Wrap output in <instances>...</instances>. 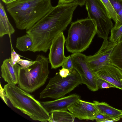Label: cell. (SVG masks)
I'll return each instance as SVG.
<instances>
[{"mask_svg": "<svg viewBox=\"0 0 122 122\" xmlns=\"http://www.w3.org/2000/svg\"><path fill=\"white\" fill-rule=\"evenodd\" d=\"M76 8L73 3L58 4L26 30L33 41L30 51L46 53L55 38L71 22Z\"/></svg>", "mask_w": 122, "mask_h": 122, "instance_id": "6da1fadb", "label": "cell"}, {"mask_svg": "<svg viewBox=\"0 0 122 122\" xmlns=\"http://www.w3.org/2000/svg\"><path fill=\"white\" fill-rule=\"evenodd\" d=\"M54 7L51 0H16L6 5L17 29L26 31Z\"/></svg>", "mask_w": 122, "mask_h": 122, "instance_id": "7a4b0ae2", "label": "cell"}, {"mask_svg": "<svg viewBox=\"0 0 122 122\" xmlns=\"http://www.w3.org/2000/svg\"><path fill=\"white\" fill-rule=\"evenodd\" d=\"M4 89L12 106L28 116L32 120L48 122L50 114L40 102L19 87L7 84Z\"/></svg>", "mask_w": 122, "mask_h": 122, "instance_id": "3957f363", "label": "cell"}, {"mask_svg": "<svg viewBox=\"0 0 122 122\" xmlns=\"http://www.w3.org/2000/svg\"><path fill=\"white\" fill-rule=\"evenodd\" d=\"M97 33L95 21L88 17L72 23L66 39L67 51L73 53L86 50Z\"/></svg>", "mask_w": 122, "mask_h": 122, "instance_id": "277c9868", "label": "cell"}, {"mask_svg": "<svg viewBox=\"0 0 122 122\" xmlns=\"http://www.w3.org/2000/svg\"><path fill=\"white\" fill-rule=\"evenodd\" d=\"M35 61L30 66L20 70L19 86L28 93L33 92L44 85L50 73L47 58L39 54Z\"/></svg>", "mask_w": 122, "mask_h": 122, "instance_id": "5b68a950", "label": "cell"}, {"mask_svg": "<svg viewBox=\"0 0 122 122\" xmlns=\"http://www.w3.org/2000/svg\"><path fill=\"white\" fill-rule=\"evenodd\" d=\"M82 84L81 77L75 69L65 78L57 73L50 78L45 88L40 93V98L56 99L63 97Z\"/></svg>", "mask_w": 122, "mask_h": 122, "instance_id": "8992f818", "label": "cell"}, {"mask_svg": "<svg viewBox=\"0 0 122 122\" xmlns=\"http://www.w3.org/2000/svg\"><path fill=\"white\" fill-rule=\"evenodd\" d=\"M85 5L88 17L93 20L96 25L99 37L107 39L113 24L107 11L101 0H86Z\"/></svg>", "mask_w": 122, "mask_h": 122, "instance_id": "52a82bcc", "label": "cell"}, {"mask_svg": "<svg viewBox=\"0 0 122 122\" xmlns=\"http://www.w3.org/2000/svg\"><path fill=\"white\" fill-rule=\"evenodd\" d=\"M70 56L74 69L79 74L82 84L86 85L92 91L98 90L97 77L89 66L87 56L81 52L73 53Z\"/></svg>", "mask_w": 122, "mask_h": 122, "instance_id": "ba28073f", "label": "cell"}, {"mask_svg": "<svg viewBox=\"0 0 122 122\" xmlns=\"http://www.w3.org/2000/svg\"><path fill=\"white\" fill-rule=\"evenodd\" d=\"M117 41L113 43L107 39L104 41L99 50L94 55L87 56L88 64L92 71L95 73L103 67L110 64L109 59Z\"/></svg>", "mask_w": 122, "mask_h": 122, "instance_id": "9c48e42d", "label": "cell"}, {"mask_svg": "<svg viewBox=\"0 0 122 122\" xmlns=\"http://www.w3.org/2000/svg\"><path fill=\"white\" fill-rule=\"evenodd\" d=\"M66 39L63 32L55 38L49 48L48 59L51 68L56 69L62 66L66 57L64 53Z\"/></svg>", "mask_w": 122, "mask_h": 122, "instance_id": "30bf717a", "label": "cell"}, {"mask_svg": "<svg viewBox=\"0 0 122 122\" xmlns=\"http://www.w3.org/2000/svg\"><path fill=\"white\" fill-rule=\"evenodd\" d=\"M75 117L80 120L93 121L99 112L94 103L80 99L71 105L68 109Z\"/></svg>", "mask_w": 122, "mask_h": 122, "instance_id": "8fae6325", "label": "cell"}, {"mask_svg": "<svg viewBox=\"0 0 122 122\" xmlns=\"http://www.w3.org/2000/svg\"><path fill=\"white\" fill-rule=\"evenodd\" d=\"M99 78L105 80L122 90V70L110 64L95 73Z\"/></svg>", "mask_w": 122, "mask_h": 122, "instance_id": "7c38bea8", "label": "cell"}, {"mask_svg": "<svg viewBox=\"0 0 122 122\" xmlns=\"http://www.w3.org/2000/svg\"><path fill=\"white\" fill-rule=\"evenodd\" d=\"M80 99V96L74 94L52 101L40 102L50 114L55 111H67L71 105Z\"/></svg>", "mask_w": 122, "mask_h": 122, "instance_id": "4fadbf2b", "label": "cell"}, {"mask_svg": "<svg viewBox=\"0 0 122 122\" xmlns=\"http://www.w3.org/2000/svg\"><path fill=\"white\" fill-rule=\"evenodd\" d=\"M21 68L17 63L13 64L10 58L6 59L3 61L1 66V76L8 84L15 85L19 82Z\"/></svg>", "mask_w": 122, "mask_h": 122, "instance_id": "5bb4252c", "label": "cell"}, {"mask_svg": "<svg viewBox=\"0 0 122 122\" xmlns=\"http://www.w3.org/2000/svg\"><path fill=\"white\" fill-rule=\"evenodd\" d=\"M15 31L14 27L10 23L4 7L0 3V36L2 37L5 35H11Z\"/></svg>", "mask_w": 122, "mask_h": 122, "instance_id": "9a60e30c", "label": "cell"}, {"mask_svg": "<svg viewBox=\"0 0 122 122\" xmlns=\"http://www.w3.org/2000/svg\"><path fill=\"white\" fill-rule=\"evenodd\" d=\"M99 112L112 119H114L122 115V111L116 109L109 106L105 102H93Z\"/></svg>", "mask_w": 122, "mask_h": 122, "instance_id": "2e32d148", "label": "cell"}, {"mask_svg": "<svg viewBox=\"0 0 122 122\" xmlns=\"http://www.w3.org/2000/svg\"><path fill=\"white\" fill-rule=\"evenodd\" d=\"M48 122H72L75 117L67 111H56L51 113Z\"/></svg>", "mask_w": 122, "mask_h": 122, "instance_id": "e0dca14e", "label": "cell"}, {"mask_svg": "<svg viewBox=\"0 0 122 122\" xmlns=\"http://www.w3.org/2000/svg\"><path fill=\"white\" fill-rule=\"evenodd\" d=\"M110 64L122 70V42L114 47L109 59Z\"/></svg>", "mask_w": 122, "mask_h": 122, "instance_id": "ac0fdd59", "label": "cell"}, {"mask_svg": "<svg viewBox=\"0 0 122 122\" xmlns=\"http://www.w3.org/2000/svg\"><path fill=\"white\" fill-rule=\"evenodd\" d=\"M33 44L31 37L26 33L17 38L15 47L20 51H30L33 46Z\"/></svg>", "mask_w": 122, "mask_h": 122, "instance_id": "d6986e66", "label": "cell"}, {"mask_svg": "<svg viewBox=\"0 0 122 122\" xmlns=\"http://www.w3.org/2000/svg\"><path fill=\"white\" fill-rule=\"evenodd\" d=\"M107 11L112 19L116 23L118 17V14L112 6L109 0H101Z\"/></svg>", "mask_w": 122, "mask_h": 122, "instance_id": "ffe728a7", "label": "cell"}, {"mask_svg": "<svg viewBox=\"0 0 122 122\" xmlns=\"http://www.w3.org/2000/svg\"><path fill=\"white\" fill-rule=\"evenodd\" d=\"M111 35L109 38V41L115 43L117 41L122 34V25L117 28L113 27L111 29Z\"/></svg>", "mask_w": 122, "mask_h": 122, "instance_id": "44dd1931", "label": "cell"}, {"mask_svg": "<svg viewBox=\"0 0 122 122\" xmlns=\"http://www.w3.org/2000/svg\"><path fill=\"white\" fill-rule=\"evenodd\" d=\"M97 85L98 89L108 88L111 87L116 88L115 86L107 81L98 77Z\"/></svg>", "mask_w": 122, "mask_h": 122, "instance_id": "7402d4cb", "label": "cell"}, {"mask_svg": "<svg viewBox=\"0 0 122 122\" xmlns=\"http://www.w3.org/2000/svg\"><path fill=\"white\" fill-rule=\"evenodd\" d=\"M62 66V68L68 69L70 72L72 71L74 69L70 56L69 55L66 57Z\"/></svg>", "mask_w": 122, "mask_h": 122, "instance_id": "603a6c76", "label": "cell"}, {"mask_svg": "<svg viewBox=\"0 0 122 122\" xmlns=\"http://www.w3.org/2000/svg\"><path fill=\"white\" fill-rule=\"evenodd\" d=\"M114 10L117 14L122 8V0H109Z\"/></svg>", "mask_w": 122, "mask_h": 122, "instance_id": "cb8c5ba5", "label": "cell"}, {"mask_svg": "<svg viewBox=\"0 0 122 122\" xmlns=\"http://www.w3.org/2000/svg\"><path fill=\"white\" fill-rule=\"evenodd\" d=\"M35 62V61H30L20 58L17 61V63L20 65L21 68H25L30 66Z\"/></svg>", "mask_w": 122, "mask_h": 122, "instance_id": "d4e9b609", "label": "cell"}, {"mask_svg": "<svg viewBox=\"0 0 122 122\" xmlns=\"http://www.w3.org/2000/svg\"><path fill=\"white\" fill-rule=\"evenodd\" d=\"M118 17L117 20L113 27L118 28L122 25V8L117 13Z\"/></svg>", "mask_w": 122, "mask_h": 122, "instance_id": "484cf974", "label": "cell"}, {"mask_svg": "<svg viewBox=\"0 0 122 122\" xmlns=\"http://www.w3.org/2000/svg\"><path fill=\"white\" fill-rule=\"evenodd\" d=\"M20 59L19 55L14 51L12 52L10 59L13 64L14 65L16 63L17 61Z\"/></svg>", "mask_w": 122, "mask_h": 122, "instance_id": "4316f807", "label": "cell"}, {"mask_svg": "<svg viewBox=\"0 0 122 122\" xmlns=\"http://www.w3.org/2000/svg\"><path fill=\"white\" fill-rule=\"evenodd\" d=\"M70 72L68 69L62 68L59 70V73L60 76L63 78L66 77L69 74Z\"/></svg>", "mask_w": 122, "mask_h": 122, "instance_id": "83f0119b", "label": "cell"}, {"mask_svg": "<svg viewBox=\"0 0 122 122\" xmlns=\"http://www.w3.org/2000/svg\"><path fill=\"white\" fill-rule=\"evenodd\" d=\"M0 96L1 97L3 100L5 102V103L7 105H8L7 103V101L9 100L7 95L4 89V88H2L1 87V86L0 85Z\"/></svg>", "mask_w": 122, "mask_h": 122, "instance_id": "f1b7e54d", "label": "cell"}, {"mask_svg": "<svg viewBox=\"0 0 122 122\" xmlns=\"http://www.w3.org/2000/svg\"><path fill=\"white\" fill-rule=\"evenodd\" d=\"M111 119L112 118L98 112L95 117L94 120H101Z\"/></svg>", "mask_w": 122, "mask_h": 122, "instance_id": "f546056e", "label": "cell"}, {"mask_svg": "<svg viewBox=\"0 0 122 122\" xmlns=\"http://www.w3.org/2000/svg\"><path fill=\"white\" fill-rule=\"evenodd\" d=\"M121 118V116L114 119L95 120L97 122H112L119 121Z\"/></svg>", "mask_w": 122, "mask_h": 122, "instance_id": "4dcf8cb0", "label": "cell"}, {"mask_svg": "<svg viewBox=\"0 0 122 122\" xmlns=\"http://www.w3.org/2000/svg\"><path fill=\"white\" fill-rule=\"evenodd\" d=\"M74 1V0H58V4L68 3Z\"/></svg>", "mask_w": 122, "mask_h": 122, "instance_id": "1f68e13d", "label": "cell"}, {"mask_svg": "<svg viewBox=\"0 0 122 122\" xmlns=\"http://www.w3.org/2000/svg\"><path fill=\"white\" fill-rule=\"evenodd\" d=\"M74 1L76 2L78 5L81 6H83L85 4L86 0H74Z\"/></svg>", "mask_w": 122, "mask_h": 122, "instance_id": "d6a6232c", "label": "cell"}, {"mask_svg": "<svg viewBox=\"0 0 122 122\" xmlns=\"http://www.w3.org/2000/svg\"><path fill=\"white\" fill-rule=\"evenodd\" d=\"M16 0H2L6 5L11 3Z\"/></svg>", "mask_w": 122, "mask_h": 122, "instance_id": "836d02e7", "label": "cell"}, {"mask_svg": "<svg viewBox=\"0 0 122 122\" xmlns=\"http://www.w3.org/2000/svg\"><path fill=\"white\" fill-rule=\"evenodd\" d=\"M118 43L122 42V34L117 41Z\"/></svg>", "mask_w": 122, "mask_h": 122, "instance_id": "e575fe53", "label": "cell"}, {"mask_svg": "<svg viewBox=\"0 0 122 122\" xmlns=\"http://www.w3.org/2000/svg\"><path fill=\"white\" fill-rule=\"evenodd\" d=\"M121 118H122V116H121Z\"/></svg>", "mask_w": 122, "mask_h": 122, "instance_id": "d590c367", "label": "cell"}]
</instances>
